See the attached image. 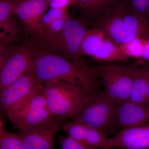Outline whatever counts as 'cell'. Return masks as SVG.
I'll list each match as a JSON object with an SVG mask.
<instances>
[{"instance_id": "6da1fadb", "label": "cell", "mask_w": 149, "mask_h": 149, "mask_svg": "<svg viewBox=\"0 0 149 149\" xmlns=\"http://www.w3.org/2000/svg\"><path fill=\"white\" fill-rule=\"evenodd\" d=\"M33 68L36 78L44 85L52 81L62 80L80 86L91 96L97 94L98 78L94 68L85 69L35 45Z\"/></svg>"}, {"instance_id": "7a4b0ae2", "label": "cell", "mask_w": 149, "mask_h": 149, "mask_svg": "<svg viewBox=\"0 0 149 149\" xmlns=\"http://www.w3.org/2000/svg\"><path fill=\"white\" fill-rule=\"evenodd\" d=\"M91 22L92 28L102 32L118 46L136 38H149V22L117 6H110Z\"/></svg>"}, {"instance_id": "3957f363", "label": "cell", "mask_w": 149, "mask_h": 149, "mask_svg": "<svg viewBox=\"0 0 149 149\" xmlns=\"http://www.w3.org/2000/svg\"><path fill=\"white\" fill-rule=\"evenodd\" d=\"M89 29L86 22L70 17L63 29L52 36L36 41L37 47L61 56L74 64L90 70L80 48L83 38Z\"/></svg>"}, {"instance_id": "277c9868", "label": "cell", "mask_w": 149, "mask_h": 149, "mask_svg": "<svg viewBox=\"0 0 149 149\" xmlns=\"http://www.w3.org/2000/svg\"><path fill=\"white\" fill-rule=\"evenodd\" d=\"M42 93L52 116L72 120L91 97L80 86L62 80L46 83Z\"/></svg>"}, {"instance_id": "5b68a950", "label": "cell", "mask_w": 149, "mask_h": 149, "mask_svg": "<svg viewBox=\"0 0 149 149\" xmlns=\"http://www.w3.org/2000/svg\"><path fill=\"white\" fill-rule=\"evenodd\" d=\"M136 67L108 65L94 68L104 87V94L115 104L129 101Z\"/></svg>"}, {"instance_id": "8992f818", "label": "cell", "mask_w": 149, "mask_h": 149, "mask_svg": "<svg viewBox=\"0 0 149 149\" xmlns=\"http://www.w3.org/2000/svg\"><path fill=\"white\" fill-rule=\"evenodd\" d=\"M44 88V85L36 78L33 68L8 87L0 91V109L7 114L42 93Z\"/></svg>"}, {"instance_id": "52a82bcc", "label": "cell", "mask_w": 149, "mask_h": 149, "mask_svg": "<svg viewBox=\"0 0 149 149\" xmlns=\"http://www.w3.org/2000/svg\"><path fill=\"white\" fill-rule=\"evenodd\" d=\"M116 104L104 93L91 96L81 111L72 120L100 130L106 134L114 128Z\"/></svg>"}, {"instance_id": "ba28073f", "label": "cell", "mask_w": 149, "mask_h": 149, "mask_svg": "<svg viewBox=\"0 0 149 149\" xmlns=\"http://www.w3.org/2000/svg\"><path fill=\"white\" fill-rule=\"evenodd\" d=\"M34 43L14 46L0 70V91L7 88L33 68L35 58Z\"/></svg>"}, {"instance_id": "9c48e42d", "label": "cell", "mask_w": 149, "mask_h": 149, "mask_svg": "<svg viewBox=\"0 0 149 149\" xmlns=\"http://www.w3.org/2000/svg\"><path fill=\"white\" fill-rule=\"evenodd\" d=\"M6 115L18 131L34 128L53 117L51 116L42 92L20 107Z\"/></svg>"}, {"instance_id": "30bf717a", "label": "cell", "mask_w": 149, "mask_h": 149, "mask_svg": "<svg viewBox=\"0 0 149 149\" xmlns=\"http://www.w3.org/2000/svg\"><path fill=\"white\" fill-rule=\"evenodd\" d=\"M82 55L92 57L99 61H129V58L106 35L100 30L88 29L83 38L81 48Z\"/></svg>"}, {"instance_id": "8fae6325", "label": "cell", "mask_w": 149, "mask_h": 149, "mask_svg": "<svg viewBox=\"0 0 149 149\" xmlns=\"http://www.w3.org/2000/svg\"><path fill=\"white\" fill-rule=\"evenodd\" d=\"M48 6L47 0L17 1L14 15L22 23L25 34L34 37L35 41L45 38L41 21Z\"/></svg>"}, {"instance_id": "7c38bea8", "label": "cell", "mask_w": 149, "mask_h": 149, "mask_svg": "<svg viewBox=\"0 0 149 149\" xmlns=\"http://www.w3.org/2000/svg\"><path fill=\"white\" fill-rule=\"evenodd\" d=\"M63 119L53 117L34 128L17 133L27 149H54L55 138Z\"/></svg>"}, {"instance_id": "4fadbf2b", "label": "cell", "mask_w": 149, "mask_h": 149, "mask_svg": "<svg viewBox=\"0 0 149 149\" xmlns=\"http://www.w3.org/2000/svg\"><path fill=\"white\" fill-rule=\"evenodd\" d=\"M61 129L68 136L86 146L95 149H112L105 133L83 123L73 120L63 124Z\"/></svg>"}, {"instance_id": "5bb4252c", "label": "cell", "mask_w": 149, "mask_h": 149, "mask_svg": "<svg viewBox=\"0 0 149 149\" xmlns=\"http://www.w3.org/2000/svg\"><path fill=\"white\" fill-rule=\"evenodd\" d=\"M149 123V104L129 101L116 105L114 126L119 129Z\"/></svg>"}, {"instance_id": "9a60e30c", "label": "cell", "mask_w": 149, "mask_h": 149, "mask_svg": "<svg viewBox=\"0 0 149 149\" xmlns=\"http://www.w3.org/2000/svg\"><path fill=\"white\" fill-rule=\"evenodd\" d=\"M109 141L113 148L149 149V123L123 128Z\"/></svg>"}, {"instance_id": "2e32d148", "label": "cell", "mask_w": 149, "mask_h": 149, "mask_svg": "<svg viewBox=\"0 0 149 149\" xmlns=\"http://www.w3.org/2000/svg\"><path fill=\"white\" fill-rule=\"evenodd\" d=\"M128 101L139 104H149V72L143 67L136 65Z\"/></svg>"}, {"instance_id": "e0dca14e", "label": "cell", "mask_w": 149, "mask_h": 149, "mask_svg": "<svg viewBox=\"0 0 149 149\" xmlns=\"http://www.w3.org/2000/svg\"><path fill=\"white\" fill-rule=\"evenodd\" d=\"M111 5L125 9L149 22V0H113Z\"/></svg>"}, {"instance_id": "ac0fdd59", "label": "cell", "mask_w": 149, "mask_h": 149, "mask_svg": "<svg viewBox=\"0 0 149 149\" xmlns=\"http://www.w3.org/2000/svg\"><path fill=\"white\" fill-rule=\"evenodd\" d=\"M113 0H90L85 7L80 11L82 20H91L111 4Z\"/></svg>"}, {"instance_id": "d6986e66", "label": "cell", "mask_w": 149, "mask_h": 149, "mask_svg": "<svg viewBox=\"0 0 149 149\" xmlns=\"http://www.w3.org/2000/svg\"><path fill=\"white\" fill-rule=\"evenodd\" d=\"M17 33L18 28L13 16L7 21L0 22V44L14 42Z\"/></svg>"}, {"instance_id": "ffe728a7", "label": "cell", "mask_w": 149, "mask_h": 149, "mask_svg": "<svg viewBox=\"0 0 149 149\" xmlns=\"http://www.w3.org/2000/svg\"><path fill=\"white\" fill-rule=\"evenodd\" d=\"M146 39L136 38L119 46L120 49L128 58H141Z\"/></svg>"}, {"instance_id": "44dd1931", "label": "cell", "mask_w": 149, "mask_h": 149, "mask_svg": "<svg viewBox=\"0 0 149 149\" xmlns=\"http://www.w3.org/2000/svg\"><path fill=\"white\" fill-rule=\"evenodd\" d=\"M0 149H27L17 134L4 131L0 137Z\"/></svg>"}, {"instance_id": "7402d4cb", "label": "cell", "mask_w": 149, "mask_h": 149, "mask_svg": "<svg viewBox=\"0 0 149 149\" xmlns=\"http://www.w3.org/2000/svg\"><path fill=\"white\" fill-rule=\"evenodd\" d=\"M70 17L68 13L67 8L63 9L50 8L44 15L41 21L42 28H45L54 20L63 17Z\"/></svg>"}, {"instance_id": "603a6c76", "label": "cell", "mask_w": 149, "mask_h": 149, "mask_svg": "<svg viewBox=\"0 0 149 149\" xmlns=\"http://www.w3.org/2000/svg\"><path fill=\"white\" fill-rule=\"evenodd\" d=\"M17 0H0V22L13 16Z\"/></svg>"}, {"instance_id": "cb8c5ba5", "label": "cell", "mask_w": 149, "mask_h": 149, "mask_svg": "<svg viewBox=\"0 0 149 149\" xmlns=\"http://www.w3.org/2000/svg\"><path fill=\"white\" fill-rule=\"evenodd\" d=\"M58 142L61 149H95L86 146L68 136L58 135Z\"/></svg>"}, {"instance_id": "d4e9b609", "label": "cell", "mask_w": 149, "mask_h": 149, "mask_svg": "<svg viewBox=\"0 0 149 149\" xmlns=\"http://www.w3.org/2000/svg\"><path fill=\"white\" fill-rule=\"evenodd\" d=\"M70 17H63L54 20L44 29L45 37H49L58 33L63 28L65 21Z\"/></svg>"}, {"instance_id": "484cf974", "label": "cell", "mask_w": 149, "mask_h": 149, "mask_svg": "<svg viewBox=\"0 0 149 149\" xmlns=\"http://www.w3.org/2000/svg\"><path fill=\"white\" fill-rule=\"evenodd\" d=\"M14 43H5L0 44V70L5 62L11 50L15 46Z\"/></svg>"}, {"instance_id": "4316f807", "label": "cell", "mask_w": 149, "mask_h": 149, "mask_svg": "<svg viewBox=\"0 0 149 149\" xmlns=\"http://www.w3.org/2000/svg\"><path fill=\"white\" fill-rule=\"evenodd\" d=\"M141 58L146 60L149 61V38L147 39L145 41Z\"/></svg>"}, {"instance_id": "83f0119b", "label": "cell", "mask_w": 149, "mask_h": 149, "mask_svg": "<svg viewBox=\"0 0 149 149\" xmlns=\"http://www.w3.org/2000/svg\"><path fill=\"white\" fill-rule=\"evenodd\" d=\"M90 0H77L76 4L79 10L81 11L87 5Z\"/></svg>"}, {"instance_id": "f1b7e54d", "label": "cell", "mask_w": 149, "mask_h": 149, "mask_svg": "<svg viewBox=\"0 0 149 149\" xmlns=\"http://www.w3.org/2000/svg\"><path fill=\"white\" fill-rule=\"evenodd\" d=\"M4 131L5 130L4 129L3 122L2 121L1 117V115H0V137L2 135Z\"/></svg>"}, {"instance_id": "f546056e", "label": "cell", "mask_w": 149, "mask_h": 149, "mask_svg": "<svg viewBox=\"0 0 149 149\" xmlns=\"http://www.w3.org/2000/svg\"><path fill=\"white\" fill-rule=\"evenodd\" d=\"M143 67L144 68H146V69H149V63H146L143 65Z\"/></svg>"}, {"instance_id": "4dcf8cb0", "label": "cell", "mask_w": 149, "mask_h": 149, "mask_svg": "<svg viewBox=\"0 0 149 149\" xmlns=\"http://www.w3.org/2000/svg\"><path fill=\"white\" fill-rule=\"evenodd\" d=\"M47 1L48 3H49L53 1H55V0H47Z\"/></svg>"}, {"instance_id": "1f68e13d", "label": "cell", "mask_w": 149, "mask_h": 149, "mask_svg": "<svg viewBox=\"0 0 149 149\" xmlns=\"http://www.w3.org/2000/svg\"><path fill=\"white\" fill-rule=\"evenodd\" d=\"M146 69L148 70V71H149V69Z\"/></svg>"}]
</instances>
